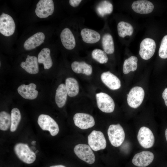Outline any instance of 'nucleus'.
Listing matches in <instances>:
<instances>
[{
  "mask_svg": "<svg viewBox=\"0 0 167 167\" xmlns=\"http://www.w3.org/2000/svg\"><path fill=\"white\" fill-rule=\"evenodd\" d=\"M14 151L19 158L27 164L33 163L36 160V155L27 144L18 143L14 147Z\"/></svg>",
  "mask_w": 167,
  "mask_h": 167,
  "instance_id": "obj_1",
  "label": "nucleus"
},
{
  "mask_svg": "<svg viewBox=\"0 0 167 167\" xmlns=\"http://www.w3.org/2000/svg\"><path fill=\"white\" fill-rule=\"evenodd\" d=\"M107 133L109 140L113 146L118 147L124 142L125 133L122 127L120 124L110 125Z\"/></svg>",
  "mask_w": 167,
  "mask_h": 167,
  "instance_id": "obj_2",
  "label": "nucleus"
},
{
  "mask_svg": "<svg viewBox=\"0 0 167 167\" xmlns=\"http://www.w3.org/2000/svg\"><path fill=\"white\" fill-rule=\"evenodd\" d=\"M37 122L43 130L49 131L52 136L56 135L59 131L58 126L56 122L49 116L41 114L38 117Z\"/></svg>",
  "mask_w": 167,
  "mask_h": 167,
  "instance_id": "obj_3",
  "label": "nucleus"
},
{
  "mask_svg": "<svg viewBox=\"0 0 167 167\" xmlns=\"http://www.w3.org/2000/svg\"><path fill=\"white\" fill-rule=\"evenodd\" d=\"M88 144L91 149L96 151L105 149L106 142L103 133L93 131L88 136Z\"/></svg>",
  "mask_w": 167,
  "mask_h": 167,
  "instance_id": "obj_4",
  "label": "nucleus"
},
{
  "mask_svg": "<svg viewBox=\"0 0 167 167\" xmlns=\"http://www.w3.org/2000/svg\"><path fill=\"white\" fill-rule=\"evenodd\" d=\"M76 155L81 160L88 164H93L95 160V155L89 146L84 144L76 145L74 149Z\"/></svg>",
  "mask_w": 167,
  "mask_h": 167,
  "instance_id": "obj_5",
  "label": "nucleus"
},
{
  "mask_svg": "<svg viewBox=\"0 0 167 167\" xmlns=\"http://www.w3.org/2000/svg\"><path fill=\"white\" fill-rule=\"evenodd\" d=\"M97 104L98 108L106 113L112 112L115 108V103L112 97L107 94L100 92L96 94Z\"/></svg>",
  "mask_w": 167,
  "mask_h": 167,
  "instance_id": "obj_6",
  "label": "nucleus"
},
{
  "mask_svg": "<svg viewBox=\"0 0 167 167\" xmlns=\"http://www.w3.org/2000/svg\"><path fill=\"white\" fill-rule=\"evenodd\" d=\"M144 94V90L142 87L136 86L133 88L127 96L128 105L132 108L138 107L143 102Z\"/></svg>",
  "mask_w": 167,
  "mask_h": 167,
  "instance_id": "obj_7",
  "label": "nucleus"
},
{
  "mask_svg": "<svg viewBox=\"0 0 167 167\" xmlns=\"http://www.w3.org/2000/svg\"><path fill=\"white\" fill-rule=\"evenodd\" d=\"M137 139L141 146L145 148H151L154 143L155 137L153 133L149 128L145 126L140 128Z\"/></svg>",
  "mask_w": 167,
  "mask_h": 167,
  "instance_id": "obj_8",
  "label": "nucleus"
},
{
  "mask_svg": "<svg viewBox=\"0 0 167 167\" xmlns=\"http://www.w3.org/2000/svg\"><path fill=\"white\" fill-rule=\"evenodd\" d=\"M15 25L12 18L9 15L2 13L0 16V32L5 36H10L14 33Z\"/></svg>",
  "mask_w": 167,
  "mask_h": 167,
  "instance_id": "obj_9",
  "label": "nucleus"
},
{
  "mask_svg": "<svg viewBox=\"0 0 167 167\" xmlns=\"http://www.w3.org/2000/svg\"><path fill=\"white\" fill-rule=\"evenodd\" d=\"M156 48V44L152 39L147 38L143 39L140 45L139 54L144 60H148L154 55Z\"/></svg>",
  "mask_w": 167,
  "mask_h": 167,
  "instance_id": "obj_10",
  "label": "nucleus"
},
{
  "mask_svg": "<svg viewBox=\"0 0 167 167\" xmlns=\"http://www.w3.org/2000/svg\"><path fill=\"white\" fill-rule=\"evenodd\" d=\"M54 10V3L52 0H40L36 4L35 12L39 17L46 18L52 15Z\"/></svg>",
  "mask_w": 167,
  "mask_h": 167,
  "instance_id": "obj_11",
  "label": "nucleus"
},
{
  "mask_svg": "<svg viewBox=\"0 0 167 167\" xmlns=\"http://www.w3.org/2000/svg\"><path fill=\"white\" fill-rule=\"evenodd\" d=\"M75 125L79 128L86 129L93 127L95 124L93 117L90 115L84 113H77L73 117Z\"/></svg>",
  "mask_w": 167,
  "mask_h": 167,
  "instance_id": "obj_12",
  "label": "nucleus"
},
{
  "mask_svg": "<svg viewBox=\"0 0 167 167\" xmlns=\"http://www.w3.org/2000/svg\"><path fill=\"white\" fill-rule=\"evenodd\" d=\"M153 154L149 151H143L135 155L132 160V163L139 167H145L149 165L153 161Z\"/></svg>",
  "mask_w": 167,
  "mask_h": 167,
  "instance_id": "obj_13",
  "label": "nucleus"
},
{
  "mask_svg": "<svg viewBox=\"0 0 167 167\" xmlns=\"http://www.w3.org/2000/svg\"><path fill=\"white\" fill-rule=\"evenodd\" d=\"M36 85L34 83H30L27 85L22 84L18 88L19 94L24 99L33 100L36 98L38 94V92L36 90Z\"/></svg>",
  "mask_w": 167,
  "mask_h": 167,
  "instance_id": "obj_14",
  "label": "nucleus"
},
{
  "mask_svg": "<svg viewBox=\"0 0 167 167\" xmlns=\"http://www.w3.org/2000/svg\"><path fill=\"white\" fill-rule=\"evenodd\" d=\"M101 79L102 82L111 90L118 89L121 86L119 79L109 71L103 73L101 75Z\"/></svg>",
  "mask_w": 167,
  "mask_h": 167,
  "instance_id": "obj_15",
  "label": "nucleus"
},
{
  "mask_svg": "<svg viewBox=\"0 0 167 167\" xmlns=\"http://www.w3.org/2000/svg\"><path fill=\"white\" fill-rule=\"evenodd\" d=\"M131 7L135 12L141 14L151 13L154 9V5L151 2L145 0H137L134 2Z\"/></svg>",
  "mask_w": 167,
  "mask_h": 167,
  "instance_id": "obj_16",
  "label": "nucleus"
},
{
  "mask_svg": "<svg viewBox=\"0 0 167 167\" xmlns=\"http://www.w3.org/2000/svg\"><path fill=\"white\" fill-rule=\"evenodd\" d=\"M38 62V58L36 57L28 55L25 61L21 63L20 66L28 73L35 74L39 72Z\"/></svg>",
  "mask_w": 167,
  "mask_h": 167,
  "instance_id": "obj_17",
  "label": "nucleus"
},
{
  "mask_svg": "<svg viewBox=\"0 0 167 167\" xmlns=\"http://www.w3.org/2000/svg\"><path fill=\"white\" fill-rule=\"evenodd\" d=\"M45 35L42 32H37L28 38L24 42V47L26 50H31L44 42Z\"/></svg>",
  "mask_w": 167,
  "mask_h": 167,
  "instance_id": "obj_18",
  "label": "nucleus"
},
{
  "mask_svg": "<svg viewBox=\"0 0 167 167\" xmlns=\"http://www.w3.org/2000/svg\"><path fill=\"white\" fill-rule=\"evenodd\" d=\"M60 38L63 45L66 49L71 50L75 47V37L69 28H66L62 30L60 34Z\"/></svg>",
  "mask_w": 167,
  "mask_h": 167,
  "instance_id": "obj_19",
  "label": "nucleus"
},
{
  "mask_svg": "<svg viewBox=\"0 0 167 167\" xmlns=\"http://www.w3.org/2000/svg\"><path fill=\"white\" fill-rule=\"evenodd\" d=\"M80 33L83 41L87 43H95L98 42L101 38L99 33L89 28L83 29Z\"/></svg>",
  "mask_w": 167,
  "mask_h": 167,
  "instance_id": "obj_20",
  "label": "nucleus"
},
{
  "mask_svg": "<svg viewBox=\"0 0 167 167\" xmlns=\"http://www.w3.org/2000/svg\"><path fill=\"white\" fill-rule=\"evenodd\" d=\"M67 95L65 84H60L56 90L55 96V102L58 107L62 108L65 105Z\"/></svg>",
  "mask_w": 167,
  "mask_h": 167,
  "instance_id": "obj_21",
  "label": "nucleus"
},
{
  "mask_svg": "<svg viewBox=\"0 0 167 167\" xmlns=\"http://www.w3.org/2000/svg\"><path fill=\"white\" fill-rule=\"evenodd\" d=\"M50 53L49 48H45L42 49L38 54V62L43 64L45 69H49L52 66L53 62Z\"/></svg>",
  "mask_w": 167,
  "mask_h": 167,
  "instance_id": "obj_22",
  "label": "nucleus"
},
{
  "mask_svg": "<svg viewBox=\"0 0 167 167\" xmlns=\"http://www.w3.org/2000/svg\"><path fill=\"white\" fill-rule=\"evenodd\" d=\"M73 71L76 73H82L87 75H91L92 71V66L84 62L74 61L71 65Z\"/></svg>",
  "mask_w": 167,
  "mask_h": 167,
  "instance_id": "obj_23",
  "label": "nucleus"
},
{
  "mask_svg": "<svg viewBox=\"0 0 167 167\" xmlns=\"http://www.w3.org/2000/svg\"><path fill=\"white\" fill-rule=\"evenodd\" d=\"M65 85L68 95L71 97L76 96L79 92V85L77 80L71 77L67 78Z\"/></svg>",
  "mask_w": 167,
  "mask_h": 167,
  "instance_id": "obj_24",
  "label": "nucleus"
},
{
  "mask_svg": "<svg viewBox=\"0 0 167 167\" xmlns=\"http://www.w3.org/2000/svg\"><path fill=\"white\" fill-rule=\"evenodd\" d=\"M102 44L105 52L108 54L113 53L114 46L112 36L109 33L105 34L102 38Z\"/></svg>",
  "mask_w": 167,
  "mask_h": 167,
  "instance_id": "obj_25",
  "label": "nucleus"
},
{
  "mask_svg": "<svg viewBox=\"0 0 167 167\" xmlns=\"http://www.w3.org/2000/svg\"><path fill=\"white\" fill-rule=\"evenodd\" d=\"M117 29L118 35L122 38L126 36H131L134 31L132 26L130 24L124 21H121L118 23Z\"/></svg>",
  "mask_w": 167,
  "mask_h": 167,
  "instance_id": "obj_26",
  "label": "nucleus"
},
{
  "mask_svg": "<svg viewBox=\"0 0 167 167\" xmlns=\"http://www.w3.org/2000/svg\"><path fill=\"white\" fill-rule=\"evenodd\" d=\"M138 58L135 56H131L126 59L124 62L123 71L126 74L131 71H134L137 67Z\"/></svg>",
  "mask_w": 167,
  "mask_h": 167,
  "instance_id": "obj_27",
  "label": "nucleus"
},
{
  "mask_svg": "<svg viewBox=\"0 0 167 167\" xmlns=\"http://www.w3.org/2000/svg\"><path fill=\"white\" fill-rule=\"evenodd\" d=\"M113 10L112 4L109 2L103 1L98 4L96 8L98 14L101 17L111 13Z\"/></svg>",
  "mask_w": 167,
  "mask_h": 167,
  "instance_id": "obj_28",
  "label": "nucleus"
},
{
  "mask_svg": "<svg viewBox=\"0 0 167 167\" xmlns=\"http://www.w3.org/2000/svg\"><path fill=\"white\" fill-rule=\"evenodd\" d=\"M11 125L10 131L12 132L15 131L20 121L21 115L19 110L17 108L13 109L11 111Z\"/></svg>",
  "mask_w": 167,
  "mask_h": 167,
  "instance_id": "obj_29",
  "label": "nucleus"
},
{
  "mask_svg": "<svg viewBox=\"0 0 167 167\" xmlns=\"http://www.w3.org/2000/svg\"><path fill=\"white\" fill-rule=\"evenodd\" d=\"M11 115L5 111L0 113V129L6 131L11 127Z\"/></svg>",
  "mask_w": 167,
  "mask_h": 167,
  "instance_id": "obj_30",
  "label": "nucleus"
},
{
  "mask_svg": "<svg viewBox=\"0 0 167 167\" xmlns=\"http://www.w3.org/2000/svg\"><path fill=\"white\" fill-rule=\"evenodd\" d=\"M92 58L101 64L106 63L108 61V56L105 52L101 49H96L92 53Z\"/></svg>",
  "mask_w": 167,
  "mask_h": 167,
  "instance_id": "obj_31",
  "label": "nucleus"
},
{
  "mask_svg": "<svg viewBox=\"0 0 167 167\" xmlns=\"http://www.w3.org/2000/svg\"><path fill=\"white\" fill-rule=\"evenodd\" d=\"M158 53L161 58H167V35L165 36L161 40Z\"/></svg>",
  "mask_w": 167,
  "mask_h": 167,
  "instance_id": "obj_32",
  "label": "nucleus"
},
{
  "mask_svg": "<svg viewBox=\"0 0 167 167\" xmlns=\"http://www.w3.org/2000/svg\"><path fill=\"white\" fill-rule=\"evenodd\" d=\"M81 1V0H70L69 3L72 6L76 7L79 5Z\"/></svg>",
  "mask_w": 167,
  "mask_h": 167,
  "instance_id": "obj_33",
  "label": "nucleus"
},
{
  "mask_svg": "<svg viewBox=\"0 0 167 167\" xmlns=\"http://www.w3.org/2000/svg\"><path fill=\"white\" fill-rule=\"evenodd\" d=\"M162 97L164 100L165 105L167 106V88H165L163 92Z\"/></svg>",
  "mask_w": 167,
  "mask_h": 167,
  "instance_id": "obj_34",
  "label": "nucleus"
},
{
  "mask_svg": "<svg viewBox=\"0 0 167 167\" xmlns=\"http://www.w3.org/2000/svg\"><path fill=\"white\" fill-rule=\"evenodd\" d=\"M49 167H66L62 165H57L50 166Z\"/></svg>",
  "mask_w": 167,
  "mask_h": 167,
  "instance_id": "obj_35",
  "label": "nucleus"
},
{
  "mask_svg": "<svg viewBox=\"0 0 167 167\" xmlns=\"http://www.w3.org/2000/svg\"><path fill=\"white\" fill-rule=\"evenodd\" d=\"M165 136L166 140L167 141V128L166 129L165 131Z\"/></svg>",
  "mask_w": 167,
  "mask_h": 167,
  "instance_id": "obj_36",
  "label": "nucleus"
},
{
  "mask_svg": "<svg viewBox=\"0 0 167 167\" xmlns=\"http://www.w3.org/2000/svg\"><path fill=\"white\" fill-rule=\"evenodd\" d=\"M36 143V142L35 141H32V142L31 143L32 144L34 145L35 143Z\"/></svg>",
  "mask_w": 167,
  "mask_h": 167,
  "instance_id": "obj_37",
  "label": "nucleus"
}]
</instances>
